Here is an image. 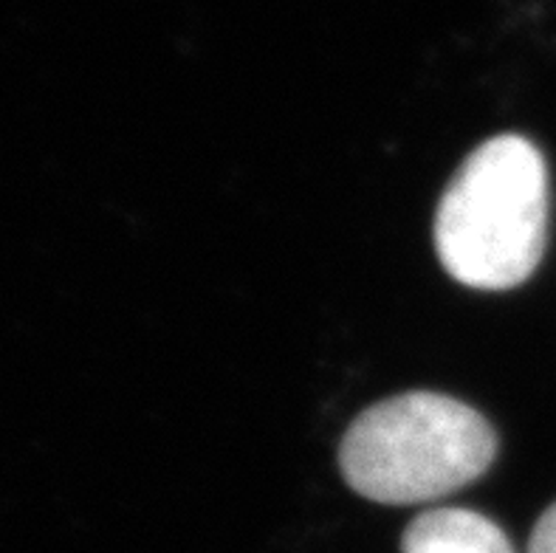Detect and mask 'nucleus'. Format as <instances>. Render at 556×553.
<instances>
[{"instance_id":"obj_1","label":"nucleus","mask_w":556,"mask_h":553,"mask_svg":"<svg viewBox=\"0 0 556 553\" xmlns=\"http://www.w3.org/2000/svg\"><path fill=\"white\" fill-rule=\"evenodd\" d=\"M548 240V167L529 139L494 136L438 203L435 252L452 280L506 291L536 272Z\"/></svg>"},{"instance_id":"obj_2","label":"nucleus","mask_w":556,"mask_h":553,"mask_svg":"<svg viewBox=\"0 0 556 553\" xmlns=\"http://www.w3.org/2000/svg\"><path fill=\"white\" fill-rule=\"evenodd\" d=\"M494 455L497 432L475 406L441 392H404L353 420L339 466L362 498L416 505L475 483Z\"/></svg>"},{"instance_id":"obj_3","label":"nucleus","mask_w":556,"mask_h":553,"mask_svg":"<svg viewBox=\"0 0 556 553\" xmlns=\"http://www.w3.org/2000/svg\"><path fill=\"white\" fill-rule=\"evenodd\" d=\"M402 553H515L497 523L469 508H430L402 537Z\"/></svg>"},{"instance_id":"obj_4","label":"nucleus","mask_w":556,"mask_h":553,"mask_svg":"<svg viewBox=\"0 0 556 553\" xmlns=\"http://www.w3.org/2000/svg\"><path fill=\"white\" fill-rule=\"evenodd\" d=\"M529 553H556V503L536 519L529 540Z\"/></svg>"}]
</instances>
